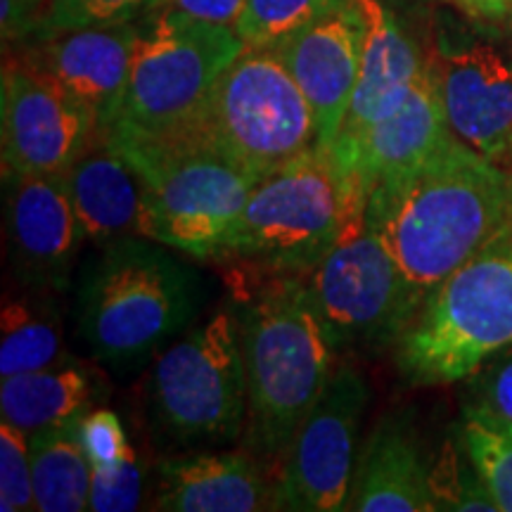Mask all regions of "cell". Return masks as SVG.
Here are the masks:
<instances>
[{
    "mask_svg": "<svg viewBox=\"0 0 512 512\" xmlns=\"http://www.w3.org/2000/svg\"><path fill=\"white\" fill-rule=\"evenodd\" d=\"M366 216L422 299L512 223V174L453 136L430 159L375 183Z\"/></svg>",
    "mask_w": 512,
    "mask_h": 512,
    "instance_id": "obj_1",
    "label": "cell"
},
{
    "mask_svg": "<svg viewBox=\"0 0 512 512\" xmlns=\"http://www.w3.org/2000/svg\"><path fill=\"white\" fill-rule=\"evenodd\" d=\"M200 304V273L171 247L124 238L83 266L76 330L100 366L133 373L188 328Z\"/></svg>",
    "mask_w": 512,
    "mask_h": 512,
    "instance_id": "obj_2",
    "label": "cell"
},
{
    "mask_svg": "<svg viewBox=\"0 0 512 512\" xmlns=\"http://www.w3.org/2000/svg\"><path fill=\"white\" fill-rule=\"evenodd\" d=\"M235 313L249 392L242 446L264 463L280 460L328 389L335 349L299 275L261 285Z\"/></svg>",
    "mask_w": 512,
    "mask_h": 512,
    "instance_id": "obj_3",
    "label": "cell"
},
{
    "mask_svg": "<svg viewBox=\"0 0 512 512\" xmlns=\"http://www.w3.org/2000/svg\"><path fill=\"white\" fill-rule=\"evenodd\" d=\"M512 344V223L422 299L394 344L411 384L467 380Z\"/></svg>",
    "mask_w": 512,
    "mask_h": 512,
    "instance_id": "obj_4",
    "label": "cell"
},
{
    "mask_svg": "<svg viewBox=\"0 0 512 512\" xmlns=\"http://www.w3.org/2000/svg\"><path fill=\"white\" fill-rule=\"evenodd\" d=\"M164 143L209 150L261 181L316 147L318 128L278 53L247 48L219 76L190 124Z\"/></svg>",
    "mask_w": 512,
    "mask_h": 512,
    "instance_id": "obj_5",
    "label": "cell"
},
{
    "mask_svg": "<svg viewBox=\"0 0 512 512\" xmlns=\"http://www.w3.org/2000/svg\"><path fill=\"white\" fill-rule=\"evenodd\" d=\"M245 50L235 29L174 8L155 12L143 27L117 119L102 140L152 145L178 136Z\"/></svg>",
    "mask_w": 512,
    "mask_h": 512,
    "instance_id": "obj_6",
    "label": "cell"
},
{
    "mask_svg": "<svg viewBox=\"0 0 512 512\" xmlns=\"http://www.w3.org/2000/svg\"><path fill=\"white\" fill-rule=\"evenodd\" d=\"M147 413L155 441L169 451L242 439L249 392L238 313L216 311L157 356L147 382Z\"/></svg>",
    "mask_w": 512,
    "mask_h": 512,
    "instance_id": "obj_7",
    "label": "cell"
},
{
    "mask_svg": "<svg viewBox=\"0 0 512 512\" xmlns=\"http://www.w3.org/2000/svg\"><path fill=\"white\" fill-rule=\"evenodd\" d=\"M356 190L328 147H311L254 185L223 256L306 273L335 247Z\"/></svg>",
    "mask_w": 512,
    "mask_h": 512,
    "instance_id": "obj_8",
    "label": "cell"
},
{
    "mask_svg": "<svg viewBox=\"0 0 512 512\" xmlns=\"http://www.w3.org/2000/svg\"><path fill=\"white\" fill-rule=\"evenodd\" d=\"M299 278L335 354L394 349L420 309L394 254L370 226L361 185L335 247Z\"/></svg>",
    "mask_w": 512,
    "mask_h": 512,
    "instance_id": "obj_9",
    "label": "cell"
},
{
    "mask_svg": "<svg viewBox=\"0 0 512 512\" xmlns=\"http://www.w3.org/2000/svg\"><path fill=\"white\" fill-rule=\"evenodd\" d=\"M143 185V238L197 259H223L259 178L188 145H110Z\"/></svg>",
    "mask_w": 512,
    "mask_h": 512,
    "instance_id": "obj_10",
    "label": "cell"
},
{
    "mask_svg": "<svg viewBox=\"0 0 512 512\" xmlns=\"http://www.w3.org/2000/svg\"><path fill=\"white\" fill-rule=\"evenodd\" d=\"M370 403L366 377L349 363L335 368L323 399L280 458L273 510H347L358 458V432Z\"/></svg>",
    "mask_w": 512,
    "mask_h": 512,
    "instance_id": "obj_11",
    "label": "cell"
},
{
    "mask_svg": "<svg viewBox=\"0 0 512 512\" xmlns=\"http://www.w3.org/2000/svg\"><path fill=\"white\" fill-rule=\"evenodd\" d=\"M100 138L95 112L24 57L3 64L0 140L3 171L64 174Z\"/></svg>",
    "mask_w": 512,
    "mask_h": 512,
    "instance_id": "obj_12",
    "label": "cell"
},
{
    "mask_svg": "<svg viewBox=\"0 0 512 512\" xmlns=\"http://www.w3.org/2000/svg\"><path fill=\"white\" fill-rule=\"evenodd\" d=\"M3 228L8 264L19 285L67 290L86 238L64 174L3 171Z\"/></svg>",
    "mask_w": 512,
    "mask_h": 512,
    "instance_id": "obj_13",
    "label": "cell"
},
{
    "mask_svg": "<svg viewBox=\"0 0 512 512\" xmlns=\"http://www.w3.org/2000/svg\"><path fill=\"white\" fill-rule=\"evenodd\" d=\"M453 136L494 159L512 162V62L491 43H439L427 57Z\"/></svg>",
    "mask_w": 512,
    "mask_h": 512,
    "instance_id": "obj_14",
    "label": "cell"
},
{
    "mask_svg": "<svg viewBox=\"0 0 512 512\" xmlns=\"http://www.w3.org/2000/svg\"><path fill=\"white\" fill-rule=\"evenodd\" d=\"M363 38L366 19L351 0L273 46L309 102L320 147L332 145L349 112L361 72Z\"/></svg>",
    "mask_w": 512,
    "mask_h": 512,
    "instance_id": "obj_15",
    "label": "cell"
},
{
    "mask_svg": "<svg viewBox=\"0 0 512 512\" xmlns=\"http://www.w3.org/2000/svg\"><path fill=\"white\" fill-rule=\"evenodd\" d=\"M451 138L453 131L425 60L413 91L392 114L351 136H337L328 150L339 169L368 192L384 178L415 169Z\"/></svg>",
    "mask_w": 512,
    "mask_h": 512,
    "instance_id": "obj_16",
    "label": "cell"
},
{
    "mask_svg": "<svg viewBox=\"0 0 512 512\" xmlns=\"http://www.w3.org/2000/svg\"><path fill=\"white\" fill-rule=\"evenodd\" d=\"M140 36L143 27L138 22L53 31L38 36L41 41L27 57L91 107L100 136H105L126 95Z\"/></svg>",
    "mask_w": 512,
    "mask_h": 512,
    "instance_id": "obj_17",
    "label": "cell"
},
{
    "mask_svg": "<svg viewBox=\"0 0 512 512\" xmlns=\"http://www.w3.org/2000/svg\"><path fill=\"white\" fill-rule=\"evenodd\" d=\"M152 508L166 512L273 510L264 460L242 451H181L157 463Z\"/></svg>",
    "mask_w": 512,
    "mask_h": 512,
    "instance_id": "obj_18",
    "label": "cell"
},
{
    "mask_svg": "<svg viewBox=\"0 0 512 512\" xmlns=\"http://www.w3.org/2000/svg\"><path fill=\"white\" fill-rule=\"evenodd\" d=\"M432 463L406 418L384 415L356 458L347 510L434 512Z\"/></svg>",
    "mask_w": 512,
    "mask_h": 512,
    "instance_id": "obj_19",
    "label": "cell"
},
{
    "mask_svg": "<svg viewBox=\"0 0 512 512\" xmlns=\"http://www.w3.org/2000/svg\"><path fill=\"white\" fill-rule=\"evenodd\" d=\"M356 3L366 19V38H363L361 72L337 136H351L392 114L408 98L425 69V60L420 57L413 38L403 31L399 19L380 0H356Z\"/></svg>",
    "mask_w": 512,
    "mask_h": 512,
    "instance_id": "obj_20",
    "label": "cell"
},
{
    "mask_svg": "<svg viewBox=\"0 0 512 512\" xmlns=\"http://www.w3.org/2000/svg\"><path fill=\"white\" fill-rule=\"evenodd\" d=\"M64 178L86 242L100 249L124 238H143V185L102 136L64 171Z\"/></svg>",
    "mask_w": 512,
    "mask_h": 512,
    "instance_id": "obj_21",
    "label": "cell"
},
{
    "mask_svg": "<svg viewBox=\"0 0 512 512\" xmlns=\"http://www.w3.org/2000/svg\"><path fill=\"white\" fill-rule=\"evenodd\" d=\"M110 396V384L79 358L67 356L55 366L3 377L0 415L24 434L69 425L98 408Z\"/></svg>",
    "mask_w": 512,
    "mask_h": 512,
    "instance_id": "obj_22",
    "label": "cell"
},
{
    "mask_svg": "<svg viewBox=\"0 0 512 512\" xmlns=\"http://www.w3.org/2000/svg\"><path fill=\"white\" fill-rule=\"evenodd\" d=\"M57 292L22 287L8 294L0 311V377L41 370L72 356L64 347Z\"/></svg>",
    "mask_w": 512,
    "mask_h": 512,
    "instance_id": "obj_23",
    "label": "cell"
},
{
    "mask_svg": "<svg viewBox=\"0 0 512 512\" xmlns=\"http://www.w3.org/2000/svg\"><path fill=\"white\" fill-rule=\"evenodd\" d=\"M36 510L81 512L91 508L93 465L76 422L29 434Z\"/></svg>",
    "mask_w": 512,
    "mask_h": 512,
    "instance_id": "obj_24",
    "label": "cell"
},
{
    "mask_svg": "<svg viewBox=\"0 0 512 512\" xmlns=\"http://www.w3.org/2000/svg\"><path fill=\"white\" fill-rule=\"evenodd\" d=\"M456 437L496 501L498 512H512V422L475 403H465Z\"/></svg>",
    "mask_w": 512,
    "mask_h": 512,
    "instance_id": "obj_25",
    "label": "cell"
},
{
    "mask_svg": "<svg viewBox=\"0 0 512 512\" xmlns=\"http://www.w3.org/2000/svg\"><path fill=\"white\" fill-rule=\"evenodd\" d=\"M351 0H245L235 31L247 48H273Z\"/></svg>",
    "mask_w": 512,
    "mask_h": 512,
    "instance_id": "obj_26",
    "label": "cell"
},
{
    "mask_svg": "<svg viewBox=\"0 0 512 512\" xmlns=\"http://www.w3.org/2000/svg\"><path fill=\"white\" fill-rule=\"evenodd\" d=\"M430 486L434 510L498 512L496 501L477 475L458 437L446 441L437 460H432Z\"/></svg>",
    "mask_w": 512,
    "mask_h": 512,
    "instance_id": "obj_27",
    "label": "cell"
},
{
    "mask_svg": "<svg viewBox=\"0 0 512 512\" xmlns=\"http://www.w3.org/2000/svg\"><path fill=\"white\" fill-rule=\"evenodd\" d=\"M169 5V0H50L41 34L64 29L112 27V24L140 22Z\"/></svg>",
    "mask_w": 512,
    "mask_h": 512,
    "instance_id": "obj_28",
    "label": "cell"
},
{
    "mask_svg": "<svg viewBox=\"0 0 512 512\" xmlns=\"http://www.w3.org/2000/svg\"><path fill=\"white\" fill-rule=\"evenodd\" d=\"M0 510H36L29 434L12 427L10 422L0 425Z\"/></svg>",
    "mask_w": 512,
    "mask_h": 512,
    "instance_id": "obj_29",
    "label": "cell"
},
{
    "mask_svg": "<svg viewBox=\"0 0 512 512\" xmlns=\"http://www.w3.org/2000/svg\"><path fill=\"white\" fill-rule=\"evenodd\" d=\"M147 470L138 451L131 446L128 456L114 467H93L91 508L95 512H131L143 503Z\"/></svg>",
    "mask_w": 512,
    "mask_h": 512,
    "instance_id": "obj_30",
    "label": "cell"
},
{
    "mask_svg": "<svg viewBox=\"0 0 512 512\" xmlns=\"http://www.w3.org/2000/svg\"><path fill=\"white\" fill-rule=\"evenodd\" d=\"M76 430L83 451L93 467H114L128 456L131 441L121 425L119 415L107 411V408H93L83 418L76 420Z\"/></svg>",
    "mask_w": 512,
    "mask_h": 512,
    "instance_id": "obj_31",
    "label": "cell"
},
{
    "mask_svg": "<svg viewBox=\"0 0 512 512\" xmlns=\"http://www.w3.org/2000/svg\"><path fill=\"white\" fill-rule=\"evenodd\" d=\"M470 401L512 422V344L470 375Z\"/></svg>",
    "mask_w": 512,
    "mask_h": 512,
    "instance_id": "obj_32",
    "label": "cell"
},
{
    "mask_svg": "<svg viewBox=\"0 0 512 512\" xmlns=\"http://www.w3.org/2000/svg\"><path fill=\"white\" fill-rule=\"evenodd\" d=\"M0 24H3V41H22L31 34H38L46 19L50 0H0Z\"/></svg>",
    "mask_w": 512,
    "mask_h": 512,
    "instance_id": "obj_33",
    "label": "cell"
},
{
    "mask_svg": "<svg viewBox=\"0 0 512 512\" xmlns=\"http://www.w3.org/2000/svg\"><path fill=\"white\" fill-rule=\"evenodd\" d=\"M242 5H245V0H169L166 8H174L183 15L202 19V22L235 29Z\"/></svg>",
    "mask_w": 512,
    "mask_h": 512,
    "instance_id": "obj_34",
    "label": "cell"
},
{
    "mask_svg": "<svg viewBox=\"0 0 512 512\" xmlns=\"http://www.w3.org/2000/svg\"><path fill=\"white\" fill-rule=\"evenodd\" d=\"M467 15L482 19H501L512 12V0H456Z\"/></svg>",
    "mask_w": 512,
    "mask_h": 512,
    "instance_id": "obj_35",
    "label": "cell"
},
{
    "mask_svg": "<svg viewBox=\"0 0 512 512\" xmlns=\"http://www.w3.org/2000/svg\"><path fill=\"white\" fill-rule=\"evenodd\" d=\"M503 169H508V171H510V174H512V162H510L508 166H503Z\"/></svg>",
    "mask_w": 512,
    "mask_h": 512,
    "instance_id": "obj_36",
    "label": "cell"
}]
</instances>
